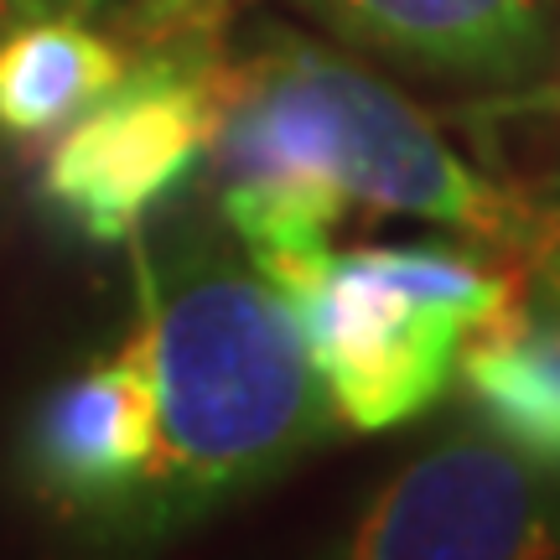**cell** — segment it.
Segmentation results:
<instances>
[{"label": "cell", "mask_w": 560, "mask_h": 560, "mask_svg": "<svg viewBox=\"0 0 560 560\" xmlns=\"http://www.w3.org/2000/svg\"><path fill=\"white\" fill-rule=\"evenodd\" d=\"M136 332L156 384V482L145 493L156 520L244 493L332 436L338 410L301 322L255 260H229L219 244L140 260Z\"/></svg>", "instance_id": "6da1fadb"}, {"label": "cell", "mask_w": 560, "mask_h": 560, "mask_svg": "<svg viewBox=\"0 0 560 560\" xmlns=\"http://www.w3.org/2000/svg\"><path fill=\"white\" fill-rule=\"evenodd\" d=\"M208 156L223 182H332L348 202L452 223L503 255L535 219V202L482 182L395 89L301 37L213 62Z\"/></svg>", "instance_id": "7a4b0ae2"}, {"label": "cell", "mask_w": 560, "mask_h": 560, "mask_svg": "<svg viewBox=\"0 0 560 560\" xmlns=\"http://www.w3.org/2000/svg\"><path fill=\"white\" fill-rule=\"evenodd\" d=\"M291 301L327 400L353 431H389L441 395L472 327L452 306L425 301L374 260V249L332 244L255 265Z\"/></svg>", "instance_id": "3957f363"}, {"label": "cell", "mask_w": 560, "mask_h": 560, "mask_svg": "<svg viewBox=\"0 0 560 560\" xmlns=\"http://www.w3.org/2000/svg\"><path fill=\"white\" fill-rule=\"evenodd\" d=\"M213 130V62L151 58L62 125L42 187L62 219L100 244L130 240L177 187Z\"/></svg>", "instance_id": "277c9868"}, {"label": "cell", "mask_w": 560, "mask_h": 560, "mask_svg": "<svg viewBox=\"0 0 560 560\" xmlns=\"http://www.w3.org/2000/svg\"><path fill=\"white\" fill-rule=\"evenodd\" d=\"M359 560H540L560 556V488L493 441H446L363 509L342 545Z\"/></svg>", "instance_id": "5b68a950"}, {"label": "cell", "mask_w": 560, "mask_h": 560, "mask_svg": "<svg viewBox=\"0 0 560 560\" xmlns=\"http://www.w3.org/2000/svg\"><path fill=\"white\" fill-rule=\"evenodd\" d=\"M26 472L62 514L145 509L156 482V384L140 332L47 389L26 425Z\"/></svg>", "instance_id": "8992f818"}, {"label": "cell", "mask_w": 560, "mask_h": 560, "mask_svg": "<svg viewBox=\"0 0 560 560\" xmlns=\"http://www.w3.org/2000/svg\"><path fill=\"white\" fill-rule=\"evenodd\" d=\"M514 260V296L462 342V384L514 452L560 472V208H535Z\"/></svg>", "instance_id": "52a82bcc"}, {"label": "cell", "mask_w": 560, "mask_h": 560, "mask_svg": "<svg viewBox=\"0 0 560 560\" xmlns=\"http://www.w3.org/2000/svg\"><path fill=\"white\" fill-rule=\"evenodd\" d=\"M342 37L452 79L514 83L550 58V0H306Z\"/></svg>", "instance_id": "ba28073f"}, {"label": "cell", "mask_w": 560, "mask_h": 560, "mask_svg": "<svg viewBox=\"0 0 560 560\" xmlns=\"http://www.w3.org/2000/svg\"><path fill=\"white\" fill-rule=\"evenodd\" d=\"M130 73V58L79 16H32L0 42V136H58Z\"/></svg>", "instance_id": "9c48e42d"}, {"label": "cell", "mask_w": 560, "mask_h": 560, "mask_svg": "<svg viewBox=\"0 0 560 560\" xmlns=\"http://www.w3.org/2000/svg\"><path fill=\"white\" fill-rule=\"evenodd\" d=\"M94 0H0V11H11V16H79L89 11Z\"/></svg>", "instance_id": "30bf717a"}]
</instances>
